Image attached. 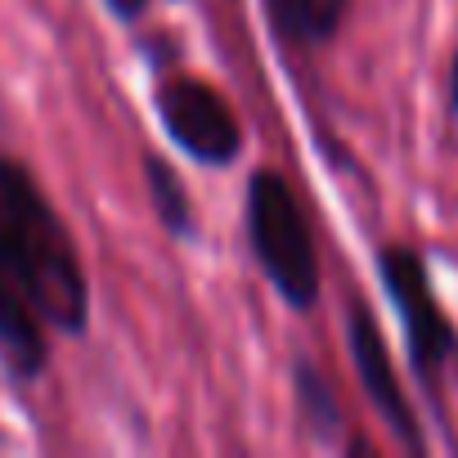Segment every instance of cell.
Segmentation results:
<instances>
[{"label": "cell", "instance_id": "cell-1", "mask_svg": "<svg viewBox=\"0 0 458 458\" xmlns=\"http://www.w3.org/2000/svg\"><path fill=\"white\" fill-rule=\"evenodd\" d=\"M0 220L10 234L14 270L41 324L59 337H81L90 328V279L77 239L41 180L10 153H0Z\"/></svg>", "mask_w": 458, "mask_h": 458}, {"label": "cell", "instance_id": "cell-2", "mask_svg": "<svg viewBox=\"0 0 458 458\" xmlns=\"http://www.w3.org/2000/svg\"><path fill=\"white\" fill-rule=\"evenodd\" d=\"M243 202H248L243 207L248 248H252L261 275L270 279V288L279 293L284 306L315 310L319 293H324V270H319V248H315L297 189L275 166H261V171H252Z\"/></svg>", "mask_w": 458, "mask_h": 458}, {"label": "cell", "instance_id": "cell-3", "mask_svg": "<svg viewBox=\"0 0 458 458\" xmlns=\"http://www.w3.org/2000/svg\"><path fill=\"white\" fill-rule=\"evenodd\" d=\"M377 279L400 315V328H404V346H409V364L418 373V382L436 395L440 391V373L445 364L458 355V333L454 324L445 319L440 301H436V288H431V275H427V261L413 252V248H400V243H386L377 252Z\"/></svg>", "mask_w": 458, "mask_h": 458}, {"label": "cell", "instance_id": "cell-4", "mask_svg": "<svg viewBox=\"0 0 458 458\" xmlns=\"http://www.w3.org/2000/svg\"><path fill=\"white\" fill-rule=\"evenodd\" d=\"M153 113L166 140L207 171L234 166L243 157V126L234 108H229V99L189 72H171L153 86Z\"/></svg>", "mask_w": 458, "mask_h": 458}, {"label": "cell", "instance_id": "cell-5", "mask_svg": "<svg viewBox=\"0 0 458 458\" xmlns=\"http://www.w3.org/2000/svg\"><path fill=\"white\" fill-rule=\"evenodd\" d=\"M346 342H351V360H355V373H360V386L369 395V404L377 409V418L391 427V436L409 449V454H427V440H422V427L413 418V404L395 377V364H391V351H386V337L373 319V310L364 301H351L346 310Z\"/></svg>", "mask_w": 458, "mask_h": 458}, {"label": "cell", "instance_id": "cell-6", "mask_svg": "<svg viewBox=\"0 0 458 458\" xmlns=\"http://www.w3.org/2000/svg\"><path fill=\"white\" fill-rule=\"evenodd\" d=\"M0 369L14 382H37L50 369V328L23 293L5 220H0Z\"/></svg>", "mask_w": 458, "mask_h": 458}, {"label": "cell", "instance_id": "cell-7", "mask_svg": "<svg viewBox=\"0 0 458 458\" xmlns=\"http://www.w3.org/2000/svg\"><path fill=\"white\" fill-rule=\"evenodd\" d=\"M275 37L293 50H319L337 37L351 14V0H261Z\"/></svg>", "mask_w": 458, "mask_h": 458}, {"label": "cell", "instance_id": "cell-8", "mask_svg": "<svg viewBox=\"0 0 458 458\" xmlns=\"http://www.w3.org/2000/svg\"><path fill=\"white\" fill-rule=\"evenodd\" d=\"M293 395H297V418L301 427L319 440V445H337L346 422H342V404L328 386V377L310 364V360H297L293 364Z\"/></svg>", "mask_w": 458, "mask_h": 458}, {"label": "cell", "instance_id": "cell-9", "mask_svg": "<svg viewBox=\"0 0 458 458\" xmlns=\"http://www.w3.org/2000/svg\"><path fill=\"white\" fill-rule=\"evenodd\" d=\"M144 193H148V207L153 216L162 220V229L171 239H193L198 234V220H193V198L180 180V171H171V162L162 157H144Z\"/></svg>", "mask_w": 458, "mask_h": 458}, {"label": "cell", "instance_id": "cell-10", "mask_svg": "<svg viewBox=\"0 0 458 458\" xmlns=\"http://www.w3.org/2000/svg\"><path fill=\"white\" fill-rule=\"evenodd\" d=\"M104 10H108L117 23H140L144 10H148V0H104Z\"/></svg>", "mask_w": 458, "mask_h": 458}, {"label": "cell", "instance_id": "cell-11", "mask_svg": "<svg viewBox=\"0 0 458 458\" xmlns=\"http://www.w3.org/2000/svg\"><path fill=\"white\" fill-rule=\"evenodd\" d=\"M449 90H454V108H458V59H454V81H449Z\"/></svg>", "mask_w": 458, "mask_h": 458}]
</instances>
